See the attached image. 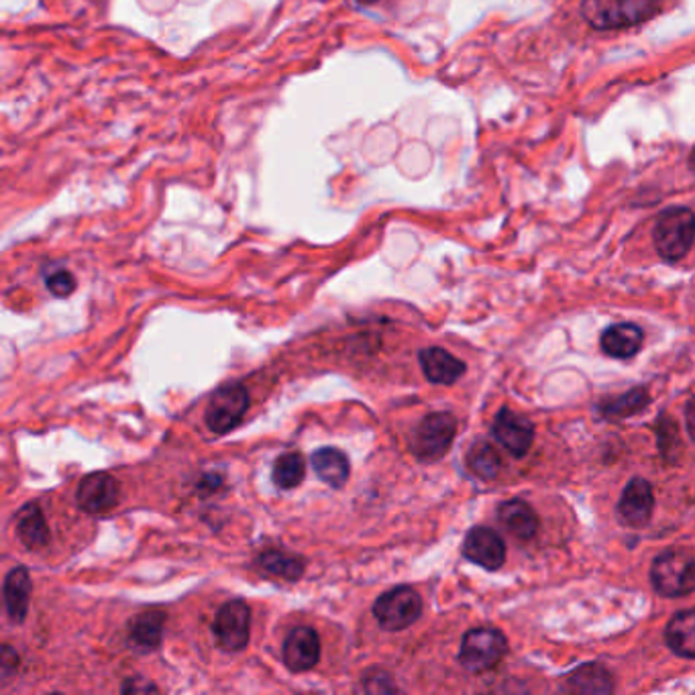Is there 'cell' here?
Returning <instances> with one entry per match:
<instances>
[{
    "mask_svg": "<svg viewBox=\"0 0 695 695\" xmlns=\"http://www.w3.org/2000/svg\"><path fill=\"white\" fill-rule=\"evenodd\" d=\"M506 651H508V641L500 631L473 628L461 641V665L473 673L494 669L506 655Z\"/></svg>",
    "mask_w": 695,
    "mask_h": 695,
    "instance_id": "obj_4",
    "label": "cell"
},
{
    "mask_svg": "<svg viewBox=\"0 0 695 695\" xmlns=\"http://www.w3.org/2000/svg\"><path fill=\"white\" fill-rule=\"evenodd\" d=\"M421 365H423L424 375L433 384H455L465 373V363L441 348L424 349L421 353Z\"/></svg>",
    "mask_w": 695,
    "mask_h": 695,
    "instance_id": "obj_14",
    "label": "cell"
},
{
    "mask_svg": "<svg viewBox=\"0 0 695 695\" xmlns=\"http://www.w3.org/2000/svg\"><path fill=\"white\" fill-rule=\"evenodd\" d=\"M29 596H31V577L26 567H17L4 580V604L11 621H26L29 610Z\"/></svg>",
    "mask_w": 695,
    "mask_h": 695,
    "instance_id": "obj_19",
    "label": "cell"
},
{
    "mask_svg": "<svg viewBox=\"0 0 695 695\" xmlns=\"http://www.w3.org/2000/svg\"><path fill=\"white\" fill-rule=\"evenodd\" d=\"M248 409V390L243 385H224L212 394L207 409V424L214 435H224L243 421Z\"/></svg>",
    "mask_w": 695,
    "mask_h": 695,
    "instance_id": "obj_7",
    "label": "cell"
},
{
    "mask_svg": "<svg viewBox=\"0 0 695 695\" xmlns=\"http://www.w3.org/2000/svg\"><path fill=\"white\" fill-rule=\"evenodd\" d=\"M492 433L496 436L497 443L514 457H524L533 447V423L510 409L497 412Z\"/></svg>",
    "mask_w": 695,
    "mask_h": 695,
    "instance_id": "obj_9",
    "label": "cell"
},
{
    "mask_svg": "<svg viewBox=\"0 0 695 695\" xmlns=\"http://www.w3.org/2000/svg\"><path fill=\"white\" fill-rule=\"evenodd\" d=\"M78 506L88 514H104L121 497L119 482L109 473H90L78 485Z\"/></svg>",
    "mask_w": 695,
    "mask_h": 695,
    "instance_id": "obj_11",
    "label": "cell"
},
{
    "mask_svg": "<svg viewBox=\"0 0 695 695\" xmlns=\"http://www.w3.org/2000/svg\"><path fill=\"white\" fill-rule=\"evenodd\" d=\"M661 11V0H584L585 21L600 31L641 26Z\"/></svg>",
    "mask_w": 695,
    "mask_h": 695,
    "instance_id": "obj_1",
    "label": "cell"
},
{
    "mask_svg": "<svg viewBox=\"0 0 695 695\" xmlns=\"http://www.w3.org/2000/svg\"><path fill=\"white\" fill-rule=\"evenodd\" d=\"M321 658V641L316 631L309 626H299L288 634L284 643V663L290 671H309Z\"/></svg>",
    "mask_w": 695,
    "mask_h": 695,
    "instance_id": "obj_13",
    "label": "cell"
},
{
    "mask_svg": "<svg viewBox=\"0 0 695 695\" xmlns=\"http://www.w3.org/2000/svg\"><path fill=\"white\" fill-rule=\"evenodd\" d=\"M260 567L273 577L296 582L304 573V561L294 555H286L282 551H265L260 557Z\"/></svg>",
    "mask_w": 695,
    "mask_h": 695,
    "instance_id": "obj_24",
    "label": "cell"
},
{
    "mask_svg": "<svg viewBox=\"0 0 695 695\" xmlns=\"http://www.w3.org/2000/svg\"><path fill=\"white\" fill-rule=\"evenodd\" d=\"M685 423H687V433L695 443V396L685 406Z\"/></svg>",
    "mask_w": 695,
    "mask_h": 695,
    "instance_id": "obj_28",
    "label": "cell"
},
{
    "mask_svg": "<svg viewBox=\"0 0 695 695\" xmlns=\"http://www.w3.org/2000/svg\"><path fill=\"white\" fill-rule=\"evenodd\" d=\"M48 288H50L53 296L66 299L75 290V278L72 273L60 270V272L51 273L50 278H48Z\"/></svg>",
    "mask_w": 695,
    "mask_h": 695,
    "instance_id": "obj_27",
    "label": "cell"
},
{
    "mask_svg": "<svg viewBox=\"0 0 695 695\" xmlns=\"http://www.w3.org/2000/svg\"><path fill=\"white\" fill-rule=\"evenodd\" d=\"M653 241L665 261H679L694 248L695 214L685 207H671L661 212L653 229Z\"/></svg>",
    "mask_w": 695,
    "mask_h": 695,
    "instance_id": "obj_2",
    "label": "cell"
},
{
    "mask_svg": "<svg viewBox=\"0 0 695 695\" xmlns=\"http://www.w3.org/2000/svg\"><path fill=\"white\" fill-rule=\"evenodd\" d=\"M643 343H645V336L636 324H612L602 335V349L614 360L634 357L643 348Z\"/></svg>",
    "mask_w": 695,
    "mask_h": 695,
    "instance_id": "obj_15",
    "label": "cell"
},
{
    "mask_svg": "<svg viewBox=\"0 0 695 695\" xmlns=\"http://www.w3.org/2000/svg\"><path fill=\"white\" fill-rule=\"evenodd\" d=\"M689 165H692V170L695 172V148L694 151H692V155H689Z\"/></svg>",
    "mask_w": 695,
    "mask_h": 695,
    "instance_id": "obj_29",
    "label": "cell"
},
{
    "mask_svg": "<svg viewBox=\"0 0 695 695\" xmlns=\"http://www.w3.org/2000/svg\"><path fill=\"white\" fill-rule=\"evenodd\" d=\"M665 641L677 657L695 658V610H682L671 618Z\"/></svg>",
    "mask_w": 695,
    "mask_h": 695,
    "instance_id": "obj_17",
    "label": "cell"
},
{
    "mask_svg": "<svg viewBox=\"0 0 695 695\" xmlns=\"http://www.w3.org/2000/svg\"><path fill=\"white\" fill-rule=\"evenodd\" d=\"M651 402V394L646 387H634L631 392L622 394L618 397H612L606 400L600 412L606 421H624V419H631L634 414H638L641 410H645Z\"/></svg>",
    "mask_w": 695,
    "mask_h": 695,
    "instance_id": "obj_23",
    "label": "cell"
},
{
    "mask_svg": "<svg viewBox=\"0 0 695 695\" xmlns=\"http://www.w3.org/2000/svg\"><path fill=\"white\" fill-rule=\"evenodd\" d=\"M565 683H567L570 692H577V694H610V692H614L612 675L600 663H585L582 667H577L565 679Z\"/></svg>",
    "mask_w": 695,
    "mask_h": 695,
    "instance_id": "obj_18",
    "label": "cell"
},
{
    "mask_svg": "<svg viewBox=\"0 0 695 695\" xmlns=\"http://www.w3.org/2000/svg\"><path fill=\"white\" fill-rule=\"evenodd\" d=\"M249 626H251V614H249L248 604L241 600H233V602H226L223 608L216 612L212 634L216 638V645L223 651L236 653L248 646Z\"/></svg>",
    "mask_w": 695,
    "mask_h": 695,
    "instance_id": "obj_8",
    "label": "cell"
},
{
    "mask_svg": "<svg viewBox=\"0 0 695 695\" xmlns=\"http://www.w3.org/2000/svg\"><path fill=\"white\" fill-rule=\"evenodd\" d=\"M306 473V463L300 453H286L273 465V482L282 490H292L302 484Z\"/></svg>",
    "mask_w": 695,
    "mask_h": 695,
    "instance_id": "obj_26",
    "label": "cell"
},
{
    "mask_svg": "<svg viewBox=\"0 0 695 695\" xmlns=\"http://www.w3.org/2000/svg\"><path fill=\"white\" fill-rule=\"evenodd\" d=\"M651 582L661 596L683 597L695 592V560L687 551L667 548L653 561Z\"/></svg>",
    "mask_w": 695,
    "mask_h": 695,
    "instance_id": "obj_3",
    "label": "cell"
},
{
    "mask_svg": "<svg viewBox=\"0 0 695 695\" xmlns=\"http://www.w3.org/2000/svg\"><path fill=\"white\" fill-rule=\"evenodd\" d=\"M421 612H423V600L406 585L385 592L373 604L375 621L380 622V626L385 631H394V633L404 631L410 624L419 621Z\"/></svg>",
    "mask_w": 695,
    "mask_h": 695,
    "instance_id": "obj_5",
    "label": "cell"
},
{
    "mask_svg": "<svg viewBox=\"0 0 695 695\" xmlns=\"http://www.w3.org/2000/svg\"><path fill=\"white\" fill-rule=\"evenodd\" d=\"M163 622L165 614L162 610H148L139 614L131 622V643L141 651H153L162 643Z\"/></svg>",
    "mask_w": 695,
    "mask_h": 695,
    "instance_id": "obj_21",
    "label": "cell"
},
{
    "mask_svg": "<svg viewBox=\"0 0 695 695\" xmlns=\"http://www.w3.org/2000/svg\"><path fill=\"white\" fill-rule=\"evenodd\" d=\"M653 510H655L653 487L646 480L634 477L633 482L626 485L622 492L621 504H618L621 521L626 526L641 528L651 522Z\"/></svg>",
    "mask_w": 695,
    "mask_h": 695,
    "instance_id": "obj_12",
    "label": "cell"
},
{
    "mask_svg": "<svg viewBox=\"0 0 695 695\" xmlns=\"http://www.w3.org/2000/svg\"><path fill=\"white\" fill-rule=\"evenodd\" d=\"M497 518L504 524V528L508 533L518 536L522 541H528L533 538L541 521L524 500H508V502H502L500 508H497Z\"/></svg>",
    "mask_w": 695,
    "mask_h": 695,
    "instance_id": "obj_16",
    "label": "cell"
},
{
    "mask_svg": "<svg viewBox=\"0 0 695 695\" xmlns=\"http://www.w3.org/2000/svg\"><path fill=\"white\" fill-rule=\"evenodd\" d=\"M457 435V421L449 412L429 414L412 435V451L423 461L441 460Z\"/></svg>",
    "mask_w": 695,
    "mask_h": 695,
    "instance_id": "obj_6",
    "label": "cell"
},
{
    "mask_svg": "<svg viewBox=\"0 0 695 695\" xmlns=\"http://www.w3.org/2000/svg\"><path fill=\"white\" fill-rule=\"evenodd\" d=\"M467 467L473 475H477L480 480H496L497 473L502 470V460L496 447H492L490 443H475L470 453H467Z\"/></svg>",
    "mask_w": 695,
    "mask_h": 695,
    "instance_id": "obj_25",
    "label": "cell"
},
{
    "mask_svg": "<svg viewBox=\"0 0 695 695\" xmlns=\"http://www.w3.org/2000/svg\"><path fill=\"white\" fill-rule=\"evenodd\" d=\"M311 465L324 484L341 487L349 480L348 455L339 449H319L311 457Z\"/></svg>",
    "mask_w": 695,
    "mask_h": 695,
    "instance_id": "obj_20",
    "label": "cell"
},
{
    "mask_svg": "<svg viewBox=\"0 0 695 695\" xmlns=\"http://www.w3.org/2000/svg\"><path fill=\"white\" fill-rule=\"evenodd\" d=\"M463 555H465V560L472 561L475 565L490 570V572H496L506 561V545H504L502 536L494 533L492 528L475 526L465 536Z\"/></svg>",
    "mask_w": 695,
    "mask_h": 695,
    "instance_id": "obj_10",
    "label": "cell"
},
{
    "mask_svg": "<svg viewBox=\"0 0 695 695\" xmlns=\"http://www.w3.org/2000/svg\"><path fill=\"white\" fill-rule=\"evenodd\" d=\"M361 4H373V2H377V0H360Z\"/></svg>",
    "mask_w": 695,
    "mask_h": 695,
    "instance_id": "obj_30",
    "label": "cell"
},
{
    "mask_svg": "<svg viewBox=\"0 0 695 695\" xmlns=\"http://www.w3.org/2000/svg\"><path fill=\"white\" fill-rule=\"evenodd\" d=\"M17 534L23 541V545L29 546V548H41V546L48 545L50 531H48V524H46V518H43L39 506L29 504L19 512Z\"/></svg>",
    "mask_w": 695,
    "mask_h": 695,
    "instance_id": "obj_22",
    "label": "cell"
}]
</instances>
